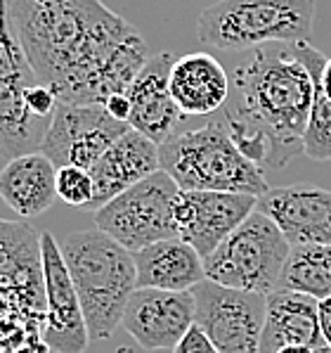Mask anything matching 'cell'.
Masks as SVG:
<instances>
[{
    "label": "cell",
    "mask_w": 331,
    "mask_h": 353,
    "mask_svg": "<svg viewBox=\"0 0 331 353\" xmlns=\"http://www.w3.org/2000/svg\"><path fill=\"white\" fill-rule=\"evenodd\" d=\"M10 21L38 81L69 105L126 93L151 57L142 34L102 0H14Z\"/></svg>",
    "instance_id": "obj_1"
},
{
    "label": "cell",
    "mask_w": 331,
    "mask_h": 353,
    "mask_svg": "<svg viewBox=\"0 0 331 353\" xmlns=\"http://www.w3.org/2000/svg\"><path fill=\"white\" fill-rule=\"evenodd\" d=\"M327 57L308 41L265 43L232 74V93L213 117L256 166L284 168L303 154V133Z\"/></svg>",
    "instance_id": "obj_2"
},
{
    "label": "cell",
    "mask_w": 331,
    "mask_h": 353,
    "mask_svg": "<svg viewBox=\"0 0 331 353\" xmlns=\"http://www.w3.org/2000/svg\"><path fill=\"white\" fill-rule=\"evenodd\" d=\"M62 254L83 306L90 341L107 339L121 325L128 299L138 290L133 252L92 228L72 232L62 242Z\"/></svg>",
    "instance_id": "obj_3"
},
{
    "label": "cell",
    "mask_w": 331,
    "mask_h": 353,
    "mask_svg": "<svg viewBox=\"0 0 331 353\" xmlns=\"http://www.w3.org/2000/svg\"><path fill=\"white\" fill-rule=\"evenodd\" d=\"M161 168L180 190H215V192H268L263 168L242 154L227 128L211 119L202 128L175 130L159 145Z\"/></svg>",
    "instance_id": "obj_4"
},
{
    "label": "cell",
    "mask_w": 331,
    "mask_h": 353,
    "mask_svg": "<svg viewBox=\"0 0 331 353\" xmlns=\"http://www.w3.org/2000/svg\"><path fill=\"white\" fill-rule=\"evenodd\" d=\"M314 12V0H218L199 14L197 38L218 50L308 41Z\"/></svg>",
    "instance_id": "obj_5"
},
{
    "label": "cell",
    "mask_w": 331,
    "mask_h": 353,
    "mask_svg": "<svg viewBox=\"0 0 331 353\" xmlns=\"http://www.w3.org/2000/svg\"><path fill=\"white\" fill-rule=\"evenodd\" d=\"M291 252L284 232L263 211H253L232 235L204 259L206 278L225 287L268 296L279 287V275Z\"/></svg>",
    "instance_id": "obj_6"
},
{
    "label": "cell",
    "mask_w": 331,
    "mask_h": 353,
    "mask_svg": "<svg viewBox=\"0 0 331 353\" xmlns=\"http://www.w3.org/2000/svg\"><path fill=\"white\" fill-rule=\"evenodd\" d=\"M180 185L159 168L145 181L123 190L95 211V228L114 237L128 252L178 237L175 199Z\"/></svg>",
    "instance_id": "obj_7"
},
{
    "label": "cell",
    "mask_w": 331,
    "mask_h": 353,
    "mask_svg": "<svg viewBox=\"0 0 331 353\" xmlns=\"http://www.w3.org/2000/svg\"><path fill=\"white\" fill-rule=\"evenodd\" d=\"M38 83L17 34L0 0V154L19 157L41 148L50 121L26 105V90Z\"/></svg>",
    "instance_id": "obj_8"
},
{
    "label": "cell",
    "mask_w": 331,
    "mask_h": 353,
    "mask_svg": "<svg viewBox=\"0 0 331 353\" xmlns=\"http://www.w3.org/2000/svg\"><path fill=\"white\" fill-rule=\"evenodd\" d=\"M194 323L211 336L220 353H258L268 296L202 280L192 287Z\"/></svg>",
    "instance_id": "obj_9"
},
{
    "label": "cell",
    "mask_w": 331,
    "mask_h": 353,
    "mask_svg": "<svg viewBox=\"0 0 331 353\" xmlns=\"http://www.w3.org/2000/svg\"><path fill=\"white\" fill-rule=\"evenodd\" d=\"M130 126L114 119L105 105H69L57 102L41 150L55 166L92 168L102 154L126 133Z\"/></svg>",
    "instance_id": "obj_10"
},
{
    "label": "cell",
    "mask_w": 331,
    "mask_h": 353,
    "mask_svg": "<svg viewBox=\"0 0 331 353\" xmlns=\"http://www.w3.org/2000/svg\"><path fill=\"white\" fill-rule=\"evenodd\" d=\"M43 294H45V332L43 341L57 353H83L90 344L88 323L78 292L62 254V244L50 232H41Z\"/></svg>",
    "instance_id": "obj_11"
},
{
    "label": "cell",
    "mask_w": 331,
    "mask_h": 353,
    "mask_svg": "<svg viewBox=\"0 0 331 353\" xmlns=\"http://www.w3.org/2000/svg\"><path fill=\"white\" fill-rule=\"evenodd\" d=\"M256 204L258 197L244 192L180 190L175 199L178 237L206 259L256 211Z\"/></svg>",
    "instance_id": "obj_12"
},
{
    "label": "cell",
    "mask_w": 331,
    "mask_h": 353,
    "mask_svg": "<svg viewBox=\"0 0 331 353\" xmlns=\"http://www.w3.org/2000/svg\"><path fill=\"white\" fill-rule=\"evenodd\" d=\"M194 325V294L138 287L130 294L121 327L142 349H173Z\"/></svg>",
    "instance_id": "obj_13"
},
{
    "label": "cell",
    "mask_w": 331,
    "mask_h": 353,
    "mask_svg": "<svg viewBox=\"0 0 331 353\" xmlns=\"http://www.w3.org/2000/svg\"><path fill=\"white\" fill-rule=\"evenodd\" d=\"M258 211L275 221L289 244H331V190L310 183L268 190Z\"/></svg>",
    "instance_id": "obj_14"
},
{
    "label": "cell",
    "mask_w": 331,
    "mask_h": 353,
    "mask_svg": "<svg viewBox=\"0 0 331 353\" xmlns=\"http://www.w3.org/2000/svg\"><path fill=\"white\" fill-rule=\"evenodd\" d=\"M173 62L175 55L168 50L151 55L126 90L130 100L128 126L147 135L156 145L171 138L184 117L168 88Z\"/></svg>",
    "instance_id": "obj_15"
},
{
    "label": "cell",
    "mask_w": 331,
    "mask_h": 353,
    "mask_svg": "<svg viewBox=\"0 0 331 353\" xmlns=\"http://www.w3.org/2000/svg\"><path fill=\"white\" fill-rule=\"evenodd\" d=\"M159 145L147 135L128 128L90 168L95 183V199L88 211H97L109 199L159 171Z\"/></svg>",
    "instance_id": "obj_16"
},
{
    "label": "cell",
    "mask_w": 331,
    "mask_h": 353,
    "mask_svg": "<svg viewBox=\"0 0 331 353\" xmlns=\"http://www.w3.org/2000/svg\"><path fill=\"white\" fill-rule=\"evenodd\" d=\"M168 88L184 117H209L225 107L232 93V76L209 52L175 57Z\"/></svg>",
    "instance_id": "obj_17"
},
{
    "label": "cell",
    "mask_w": 331,
    "mask_h": 353,
    "mask_svg": "<svg viewBox=\"0 0 331 353\" xmlns=\"http://www.w3.org/2000/svg\"><path fill=\"white\" fill-rule=\"evenodd\" d=\"M319 299L303 292L275 290L268 294L263 334L258 353H275L286 344H306L314 351H324L322 330H319Z\"/></svg>",
    "instance_id": "obj_18"
},
{
    "label": "cell",
    "mask_w": 331,
    "mask_h": 353,
    "mask_svg": "<svg viewBox=\"0 0 331 353\" xmlns=\"http://www.w3.org/2000/svg\"><path fill=\"white\" fill-rule=\"evenodd\" d=\"M0 197L24 219L41 216L57 197L55 161L41 150L12 157L0 171Z\"/></svg>",
    "instance_id": "obj_19"
},
{
    "label": "cell",
    "mask_w": 331,
    "mask_h": 353,
    "mask_svg": "<svg viewBox=\"0 0 331 353\" xmlns=\"http://www.w3.org/2000/svg\"><path fill=\"white\" fill-rule=\"evenodd\" d=\"M138 287L168 292H187L206 280L204 259L189 242L173 237L133 252Z\"/></svg>",
    "instance_id": "obj_20"
},
{
    "label": "cell",
    "mask_w": 331,
    "mask_h": 353,
    "mask_svg": "<svg viewBox=\"0 0 331 353\" xmlns=\"http://www.w3.org/2000/svg\"><path fill=\"white\" fill-rule=\"evenodd\" d=\"M277 290L331 296V244H291Z\"/></svg>",
    "instance_id": "obj_21"
},
{
    "label": "cell",
    "mask_w": 331,
    "mask_h": 353,
    "mask_svg": "<svg viewBox=\"0 0 331 353\" xmlns=\"http://www.w3.org/2000/svg\"><path fill=\"white\" fill-rule=\"evenodd\" d=\"M303 154L312 161H331V102L324 95L317 79L314 102L308 119L306 133H303Z\"/></svg>",
    "instance_id": "obj_22"
},
{
    "label": "cell",
    "mask_w": 331,
    "mask_h": 353,
    "mask_svg": "<svg viewBox=\"0 0 331 353\" xmlns=\"http://www.w3.org/2000/svg\"><path fill=\"white\" fill-rule=\"evenodd\" d=\"M57 197L76 209H90L95 199V183L90 168L83 166H59L57 168Z\"/></svg>",
    "instance_id": "obj_23"
},
{
    "label": "cell",
    "mask_w": 331,
    "mask_h": 353,
    "mask_svg": "<svg viewBox=\"0 0 331 353\" xmlns=\"http://www.w3.org/2000/svg\"><path fill=\"white\" fill-rule=\"evenodd\" d=\"M173 353H220L211 336L199 327L197 323L184 332V336L173 346Z\"/></svg>",
    "instance_id": "obj_24"
},
{
    "label": "cell",
    "mask_w": 331,
    "mask_h": 353,
    "mask_svg": "<svg viewBox=\"0 0 331 353\" xmlns=\"http://www.w3.org/2000/svg\"><path fill=\"white\" fill-rule=\"evenodd\" d=\"M105 110L111 114L114 119L118 121L128 123V117H130V100H128V93H114L109 100L105 102Z\"/></svg>",
    "instance_id": "obj_25"
},
{
    "label": "cell",
    "mask_w": 331,
    "mask_h": 353,
    "mask_svg": "<svg viewBox=\"0 0 331 353\" xmlns=\"http://www.w3.org/2000/svg\"><path fill=\"white\" fill-rule=\"evenodd\" d=\"M317 313H319V330H322L324 344H327V349H331V296L319 299Z\"/></svg>",
    "instance_id": "obj_26"
},
{
    "label": "cell",
    "mask_w": 331,
    "mask_h": 353,
    "mask_svg": "<svg viewBox=\"0 0 331 353\" xmlns=\"http://www.w3.org/2000/svg\"><path fill=\"white\" fill-rule=\"evenodd\" d=\"M319 85H322L324 95H327L331 102V57H327V62H324L322 76H319Z\"/></svg>",
    "instance_id": "obj_27"
},
{
    "label": "cell",
    "mask_w": 331,
    "mask_h": 353,
    "mask_svg": "<svg viewBox=\"0 0 331 353\" xmlns=\"http://www.w3.org/2000/svg\"><path fill=\"white\" fill-rule=\"evenodd\" d=\"M275 353H319V351H314L312 346H306V344H286Z\"/></svg>",
    "instance_id": "obj_28"
},
{
    "label": "cell",
    "mask_w": 331,
    "mask_h": 353,
    "mask_svg": "<svg viewBox=\"0 0 331 353\" xmlns=\"http://www.w3.org/2000/svg\"><path fill=\"white\" fill-rule=\"evenodd\" d=\"M319 353H331V349H324V351H319Z\"/></svg>",
    "instance_id": "obj_29"
}]
</instances>
